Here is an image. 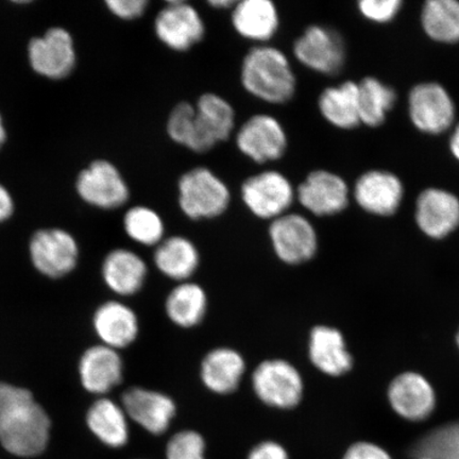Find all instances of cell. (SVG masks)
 Returning <instances> with one entry per match:
<instances>
[{
    "mask_svg": "<svg viewBox=\"0 0 459 459\" xmlns=\"http://www.w3.org/2000/svg\"><path fill=\"white\" fill-rule=\"evenodd\" d=\"M342 459H394L389 452L370 441H358L350 446Z\"/></svg>",
    "mask_w": 459,
    "mask_h": 459,
    "instance_id": "38",
    "label": "cell"
},
{
    "mask_svg": "<svg viewBox=\"0 0 459 459\" xmlns=\"http://www.w3.org/2000/svg\"><path fill=\"white\" fill-rule=\"evenodd\" d=\"M246 360L238 350L220 347L205 354L200 365V377L204 385L216 394H230L242 382Z\"/></svg>",
    "mask_w": 459,
    "mask_h": 459,
    "instance_id": "24",
    "label": "cell"
},
{
    "mask_svg": "<svg viewBox=\"0 0 459 459\" xmlns=\"http://www.w3.org/2000/svg\"><path fill=\"white\" fill-rule=\"evenodd\" d=\"M240 83L255 99L271 105H284L296 95L297 79L289 57L268 44L256 45L244 56Z\"/></svg>",
    "mask_w": 459,
    "mask_h": 459,
    "instance_id": "1",
    "label": "cell"
},
{
    "mask_svg": "<svg viewBox=\"0 0 459 459\" xmlns=\"http://www.w3.org/2000/svg\"><path fill=\"white\" fill-rule=\"evenodd\" d=\"M195 118H196V108L191 102L182 101L172 108L166 123V131L169 139L178 145L186 147L191 140Z\"/></svg>",
    "mask_w": 459,
    "mask_h": 459,
    "instance_id": "34",
    "label": "cell"
},
{
    "mask_svg": "<svg viewBox=\"0 0 459 459\" xmlns=\"http://www.w3.org/2000/svg\"><path fill=\"white\" fill-rule=\"evenodd\" d=\"M77 189L86 203L100 209L119 208L129 199L127 183L108 160H95L79 175Z\"/></svg>",
    "mask_w": 459,
    "mask_h": 459,
    "instance_id": "15",
    "label": "cell"
},
{
    "mask_svg": "<svg viewBox=\"0 0 459 459\" xmlns=\"http://www.w3.org/2000/svg\"><path fill=\"white\" fill-rule=\"evenodd\" d=\"M235 143L245 157L263 165L282 159L289 139L283 125L273 115L255 114L240 126Z\"/></svg>",
    "mask_w": 459,
    "mask_h": 459,
    "instance_id": "7",
    "label": "cell"
},
{
    "mask_svg": "<svg viewBox=\"0 0 459 459\" xmlns=\"http://www.w3.org/2000/svg\"><path fill=\"white\" fill-rule=\"evenodd\" d=\"M318 108L321 115L336 128L350 130L360 124L359 84L344 82L325 89L320 94Z\"/></svg>",
    "mask_w": 459,
    "mask_h": 459,
    "instance_id": "29",
    "label": "cell"
},
{
    "mask_svg": "<svg viewBox=\"0 0 459 459\" xmlns=\"http://www.w3.org/2000/svg\"><path fill=\"white\" fill-rule=\"evenodd\" d=\"M409 112L411 123L428 134H440L449 129L455 119V106L443 85L420 83L411 91Z\"/></svg>",
    "mask_w": 459,
    "mask_h": 459,
    "instance_id": "13",
    "label": "cell"
},
{
    "mask_svg": "<svg viewBox=\"0 0 459 459\" xmlns=\"http://www.w3.org/2000/svg\"><path fill=\"white\" fill-rule=\"evenodd\" d=\"M419 455L459 459V422L434 430L420 446Z\"/></svg>",
    "mask_w": 459,
    "mask_h": 459,
    "instance_id": "33",
    "label": "cell"
},
{
    "mask_svg": "<svg viewBox=\"0 0 459 459\" xmlns=\"http://www.w3.org/2000/svg\"><path fill=\"white\" fill-rule=\"evenodd\" d=\"M251 385L258 400L273 409L292 410L303 399L301 373L286 359L261 361L252 372Z\"/></svg>",
    "mask_w": 459,
    "mask_h": 459,
    "instance_id": "4",
    "label": "cell"
},
{
    "mask_svg": "<svg viewBox=\"0 0 459 459\" xmlns=\"http://www.w3.org/2000/svg\"><path fill=\"white\" fill-rule=\"evenodd\" d=\"M178 200L183 214L189 220H213L229 209L231 192L214 171L201 166L180 177Z\"/></svg>",
    "mask_w": 459,
    "mask_h": 459,
    "instance_id": "3",
    "label": "cell"
},
{
    "mask_svg": "<svg viewBox=\"0 0 459 459\" xmlns=\"http://www.w3.org/2000/svg\"><path fill=\"white\" fill-rule=\"evenodd\" d=\"M196 118L186 148L195 153H206L218 143L226 142L235 129V110L231 103L215 93L201 95L195 105Z\"/></svg>",
    "mask_w": 459,
    "mask_h": 459,
    "instance_id": "9",
    "label": "cell"
},
{
    "mask_svg": "<svg viewBox=\"0 0 459 459\" xmlns=\"http://www.w3.org/2000/svg\"><path fill=\"white\" fill-rule=\"evenodd\" d=\"M128 419L122 404L101 397L91 405L86 414V424L100 443L118 449L129 441Z\"/></svg>",
    "mask_w": 459,
    "mask_h": 459,
    "instance_id": "27",
    "label": "cell"
},
{
    "mask_svg": "<svg viewBox=\"0 0 459 459\" xmlns=\"http://www.w3.org/2000/svg\"><path fill=\"white\" fill-rule=\"evenodd\" d=\"M148 274L145 261L128 249H115L102 264V278L108 290L123 297L134 296L142 290Z\"/></svg>",
    "mask_w": 459,
    "mask_h": 459,
    "instance_id": "25",
    "label": "cell"
},
{
    "mask_svg": "<svg viewBox=\"0 0 459 459\" xmlns=\"http://www.w3.org/2000/svg\"><path fill=\"white\" fill-rule=\"evenodd\" d=\"M292 54L303 66L333 76L346 62V44L341 34L325 26L312 25L292 45Z\"/></svg>",
    "mask_w": 459,
    "mask_h": 459,
    "instance_id": "6",
    "label": "cell"
},
{
    "mask_svg": "<svg viewBox=\"0 0 459 459\" xmlns=\"http://www.w3.org/2000/svg\"><path fill=\"white\" fill-rule=\"evenodd\" d=\"M268 233L275 255L289 265H301L317 254L318 235L306 216L289 212L271 222Z\"/></svg>",
    "mask_w": 459,
    "mask_h": 459,
    "instance_id": "8",
    "label": "cell"
},
{
    "mask_svg": "<svg viewBox=\"0 0 459 459\" xmlns=\"http://www.w3.org/2000/svg\"><path fill=\"white\" fill-rule=\"evenodd\" d=\"M424 32L433 41L446 44L459 42V2L429 0L421 13Z\"/></svg>",
    "mask_w": 459,
    "mask_h": 459,
    "instance_id": "30",
    "label": "cell"
},
{
    "mask_svg": "<svg viewBox=\"0 0 459 459\" xmlns=\"http://www.w3.org/2000/svg\"><path fill=\"white\" fill-rule=\"evenodd\" d=\"M108 8L123 20L139 19L147 10V0H107Z\"/></svg>",
    "mask_w": 459,
    "mask_h": 459,
    "instance_id": "37",
    "label": "cell"
},
{
    "mask_svg": "<svg viewBox=\"0 0 459 459\" xmlns=\"http://www.w3.org/2000/svg\"><path fill=\"white\" fill-rule=\"evenodd\" d=\"M302 208L319 217L342 213L349 204L346 181L334 172L318 169L309 172L296 189Z\"/></svg>",
    "mask_w": 459,
    "mask_h": 459,
    "instance_id": "14",
    "label": "cell"
},
{
    "mask_svg": "<svg viewBox=\"0 0 459 459\" xmlns=\"http://www.w3.org/2000/svg\"><path fill=\"white\" fill-rule=\"evenodd\" d=\"M50 428L48 412L31 392L0 411V444L14 456L42 455L48 445Z\"/></svg>",
    "mask_w": 459,
    "mask_h": 459,
    "instance_id": "2",
    "label": "cell"
},
{
    "mask_svg": "<svg viewBox=\"0 0 459 459\" xmlns=\"http://www.w3.org/2000/svg\"><path fill=\"white\" fill-rule=\"evenodd\" d=\"M28 55L33 70L51 79L66 77L76 63L71 34L57 27L49 29L43 38L31 39Z\"/></svg>",
    "mask_w": 459,
    "mask_h": 459,
    "instance_id": "18",
    "label": "cell"
},
{
    "mask_svg": "<svg viewBox=\"0 0 459 459\" xmlns=\"http://www.w3.org/2000/svg\"><path fill=\"white\" fill-rule=\"evenodd\" d=\"M308 358L316 369L332 377L347 375L354 366L342 331L330 325H316L309 333Z\"/></svg>",
    "mask_w": 459,
    "mask_h": 459,
    "instance_id": "20",
    "label": "cell"
},
{
    "mask_svg": "<svg viewBox=\"0 0 459 459\" xmlns=\"http://www.w3.org/2000/svg\"><path fill=\"white\" fill-rule=\"evenodd\" d=\"M387 399L393 411L410 422L426 421L436 409L437 397L428 378L415 371L400 373L390 382Z\"/></svg>",
    "mask_w": 459,
    "mask_h": 459,
    "instance_id": "12",
    "label": "cell"
},
{
    "mask_svg": "<svg viewBox=\"0 0 459 459\" xmlns=\"http://www.w3.org/2000/svg\"><path fill=\"white\" fill-rule=\"evenodd\" d=\"M93 325L101 344L117 351L134 343L140 333L137 315L120 301L101 304L94 314Z\"/></svg>",
    "mask_w": 459,
    "mask_h": 459,
    "instance_id": "22",
    "label": "cell"
},
{
    "mask_svg": "<svg viewBox=\"0 0 459 459\" xmlns=\"http://www.w3.org/2000/svg\"><path fill=\"white\" fill-rule=\"evenodd\" d=\"M415 218L424 235L444 239L459 227V199L446 189H424L417 199Z\"/></svg>",
    "mask_w": 459,
    "mask_h": 459,
    "instance_id": "17",
    "label": "cell"
},
{
    "mask_svg": "<svg viewBox=\"0 0 459 459\" xmlns=\"http://www.w3.org/2000/svg\"><path fill=\"white\" fill-rule=\"evenodd\" d=\"M455 342H456L457 347L459 349V329H458V331L456 333Z\"/></svg>",
    "mask_w": 459,
    "mask_h": 459,
    "instance_id": "45",
    "label": "cell"
},
{
    "mask_svg": "<svg viewBox=\"0 0 459 459\" xmlns=\"http://www.w3.org/2000/svg\"><path fill=\"white\" fill-rule=\"evenodd\" d=\"M358 84L360 124L378 127L385 122L397 95L393 88L377 78L367 77Z\"/></svg>",
    "mask_w": 459,
    "mask_h": 459,
    "instance_id": "31",
    "label": "cell"
},
{
    "mask_svg": "<svg viewBox=\"0 0 459 459\" xmlns=\"http://www.w3.org/2000/svg\"><path fill=\"white\" fill-rule=\"evenodd\" d=\"M402 7L400 0H361L359 11L365 19L385 24L398 15Z\"/></svg>",
    "mask_w": 459,
    "mask_h": 459,
    "instance_id": "36",
    "label": "cell"
},
{
    "mask_svg": "<svg viewBox=\"0 0 459 459\" xmlns=\"http://www.w3.org/2000/svg\"><path fill=\"white\" fill-rule=\"evenodd\" d=\"M416 459H437V458H435L433 456H429V455H419Z\"/></svg>",
    "mask_w": 459,
    "mask_h": 459,
    "instance_id": "44",
    "label": "cell"
},
{
    "mask_svg": "<svg viewBox=\"0 0 459 459\" xmlns=\"http://www.w3.org/2000/svg\"><path fill=\"white\" fill-rule=\"evenodd\" d=\"M231 22L239 37L265 45L279 30L280 14L271 0H242L232 9Z\"/></svg>",
    "mask_w": 459,
    "mask_h": 459,
    "instance_id": "23",
    "label": "cell"
},
{
    "mask_svg": "<svg viewBox=\"0 0 459 459\" xmlns=\"http://www.w3.org/2000/svg\"><path fill=\"white\" fill-rule=\"evenodd\" d=\"M240 195L252 214L273 221L289 213L296 199V189L282 172L269 169L247 178Z\"/></svg>",
    "mask_w": 459,
    "mask_h": 459,
    "instance_id": "5",
    "label": "cell"
},
{
    "mask_svg": "<svg viewBox=\"0 0 459 459\" xmlns=\"http://www.w3.org/2000/svg\"><path fill=\"white\" fill-rule=\"evenodd\" d=\"M5 140V130L3 124L2 117H0V147H2Z\"/></svg>",
    "mask_w": 459,
    "mask_h": 459,
    "instance_id": "43",
    "label": "cell"
},
{
    "mask_svg": "<svg viewBox=\"0 0 459 459\" xmlns=\"http://www.w3.org/2000/svg\"><path fill=\"white\" fill-rule=\"evenodd\" d=\"M29 252L33 266L45 277H65L77 266L76 239L62 229L39 230L31 238Z\"/></svg>",
    "mask_w": 459,
    "mask_h": 459,
    "instance_id": "11",
    "label": "cell"
},
{
    "mask_svg": "<svg viewBox=\"0 0 459 459\" xmlns=\"http://www.w3.org/2000/svg\"><path fill=\"white\" fill-rule=\"evenodd\" d=\"M122 406L132 421L153 435L164 434L177 412L175 401L169 394L140 386L126 390Z\"/></svg>",
    "mask_w": 459,
    "mask_h": 459,
    "instance_id": "16",
    "label": "cell"
},
{
    "mask_svg": "<svg viewBox=\"0 0 459 459\" xmlns=\"http://www.w3.org/2000/svg\"><path fill=\"white\" fill-rule=\"evenodd\" d=\"M358 204L367 213L388 217L397 213L404 188L397 176L385 170H370L361 175L353 189Z\"/></svg>",
    "mask_w": 459,
    "mask_h": 459,
    "instance_id": "19",
    "label": "cell"
},
{
    "mask_svg": "<svg viewBox=\"0 0 459 459\" xmlns=\"http://www.w3.org/2000/svg\"><path fill=\"white\" fill-rule=\"evenodd\" d=\"M248 459H290L282 445L273 440L262 441L249 453Z\"/></svg>",
    "mask_w": 459,
    "mask_h": 459,
    "instance_id": "39",
    "label": "cell"
},
{
    "mask_svg": "<svg viewBox=\"0 0 459 459\" xmlns=\"http://www.w3.org/2000/svg\"><path fill=\"white\" fill-rule=\"evenodd\" d=\"M14 209L13 200L10 193L0 186V222L7 221L13 215Z\"/></svg>",
    "mask_w": 459,
    "mask_h": 459,
    "instance_id": "40",
    "label": "cell"
},
{
    "mask_svg": "<svg viewBox=\"0 0 459 459\" xmlns=\"http://www.w3.org/2000/svg\"><path fill=\"white\" fill-rule=\"evenodd\" d=\"M208 4L214 9L232 11L238 2H235V0H211Z\"/></svg>",
    "mask_w": 459,
    "mask_h": 459,
    "instance_id": "41",
    "label": "cell"
},
{
    "mask_svg": "<svg viewBox=\"0 0 459 459\" xmlns=\"http://www.w3.org/2000/svg\"><path fill=\"white\" fill-rule=\"evenodd\" d=\"M166 459H205V440L196 430H181L166 446Z\"/></svg>",
    "mask_w": 459,
    "mask_h": 459,
    "instance_id": "35",
    "label": "cell"
},
{
    "mask_svg": "<svg viewBox=\"0 0 459 459\" xmlns=\"http://www.w3.org/2000/svg\"><path fill=\"white\" fill-rule=\"evenodd\" d=\"M450 149L453 156H455L459 162V125L456 126V128L453 131L451 135Z\"/></svg>",
    "mask_w": 459,
    "mask_h": 459,
    "instance_id": "42",
    "label": "cell"
},
{
    "mask_svg": "<svg viewBox=\"0 0 459 459\" xmlns=\"http://www.w3.org/2000/svg\"><path fill=\"white\" fill-rule=\"evenodd\" d=\"M158 271L177 282H186L197 272L200 255L197 247L181 235L164 238L154 250Z\"/></svg>",
    "mask_w": 459,
    "mask_h": 459,
    "instance_id": "26",
    "label": "cell"
},
{
    "mask_svg": "<svg viewBox=\"0 0 459 459\" xmlns=\"http://www.w3.org/2000/svg\"><path fill=\"white\" fill-rule=\"evenodd\" d=\"M82 385L90 394L105 395L124 377V361L117 350L97 344L86 350L79 361Z\"/></svg>",
    "mask_w": 459,
    "mask_h": 459,
    "instance_id": "21",
    "label": "cell"
},
{
    "mask_svg": "<svg viewBox=\"0 0 459 459\" xmlns=\"http://www.w3.org/2000/svg\"><path fill=\"white\" fill-rule=\"evenodd\" d=\"M124 228L134 242L143 246H158L165 238L163 218L148 206H134L124 217Z\"/></svg>",
    "mask_w": 459,
    "mask_h": 459,
    "instance_id": "32",
    "label": "cell"
},
{
    "mask_svg": "<svg viewBox=\"0 0 459 459\" xmlns=\"http://www.w3.org/2000/svg\"><path fill=\"white\" fill-rule=\"evenodd\" d=\"M206 311L208 296L203 286L191 281L175 286L166 298V315L182 329H191L203 323Z\"/></svg>",
    "mask_w": 459,
    "mask_h": 459,
    "instance_id": "28",
    "label": "cell"
},
{
    "mask_svg": "<svg viewBox=\"0 0 459 459\" xmlns=\"http://www.w3.org/2000/svg\"><path fill=\"white\" fill-rule=\"evenodd\" d=\"M160 42L177 53H186L203 41L205 24L198 10L183 0H170L154 21Z\"/></svg>",
    "mask_w": 459,
    "mask_h": 459,
    "instance_id": "10",
    "label": "cell"
}]
</instances>
